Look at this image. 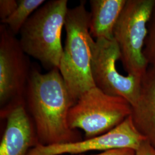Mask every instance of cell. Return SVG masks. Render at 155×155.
<instances>
[{
	"mask_svg": "<svg viewBox=\"0 0 155 155\" xmlns=\"http://www.w3.org/2000/svg\"><path fill=\"white\" fill-rule=\"evenodd\" d=\"M133 124L155 149V68L149 67L141 78L138 98L132 106Z\"/></svg>",
	"mask_w": 155,
	"mask_h": 155,
	"instance_id": "obj_10",
	"label": "cell"
},
{
	"mask_svg": "<svg viewBox=\"0 0 155 155\" xmlns=\"http://www.w3.org/2000/svg\"><path fill=\"white\" fill-rule=\"evenodd\" d=\"M6 125L0 144V155H28L39 145L33 121L25 102H22L1 111Z\"/></svg>",
	"mask_w": 155,
	"mask_h": 155,
	"instance_id": "obj_9",
	"label": "cell"
},
{
	"mask_svg": "<svg viewBox=\"0 0 155 155\" xmlns=\"http://www.w3.org/2000/svg\"><path fill=\"white\" fill-rule=\"evenodd\" d=\"M18 6V2L15 0L0 1V18L2 22L15 11Z\"/></svg>",
	"mask_w": 155,
	"mask_h": 155,
	"instance_id": "obj_14",
	"label": "cell"
},
{
	"mask_svg": "<svg viewBox=\"0 0 155 155\" xmlns=\"http://www.w3.org/2000/svg\"><path fill=\"white\" fill-rule=\"evenodd\" d=\"M136 155H155V149L145 140L136 150Z\"/></svg>",
	"mask_w": 155,
	"mask_h": 155,
	"instance_id": "obj_15",
	"label": "cell"
},
{
	"mask_svg": "<svg viewBox=\"0 0 155 155\" xmlns=\"http://www.w3.org/2000/svg\"><path fill=\"white\" fill-rule=\"evenodd\" d=\"M145 140L133 124L130 116L110 131L90 139L77 142L43 145L39 144L31 149L28 155H60L79 154L92 150L103 152L116 149L137 150Z\"/></svg>",
	"mask_w": 155,
	"mask_h": 155,
	"instance_id": "obj_8",
	"label": "cell"
},
{
	"mask_svg": "<svg viewBox=\"0 0 155 155\" xmlns=\"http://www.w3.org/2000/svg\"><path fill=\"white\" fill-rule=\"evenodd\" d=\"M93 155H136V151L129 148L116 149L102 152V153Z\"/></svg>",
	"mask_w": 155,
	"mask_h": 155,
	"instance_id": "obj_16",
	"label": "cell"
},
{
	"mask_svg": "<svg viewBox=\"0 0 155 155\" xmlns=\"http://www.w3.org/2000/svg\"><path fill=\"white\" fill-rule=\"evenodd\" d=\"M143 54L149 67L155 68V7L148 25Z\"/></svg>",
	"mask_w": 155,
	"mask_h": 155,
	"instance_id": "obj_13",
	"label": "cell"
},
{
	"mask_svg": "<svg viewBox=\"0 0 155 155\" xmlns=\"http://www.w3.org/2000/svg\"><path fill=\"white\" fill-rule=\"evenodd\" d=\"M127 0H91L89 31L96 39H114V29Z\"/></svg>",
	"mask_w": 155,
	"mask_h": 155,
	"instance_id": "obj_11",
	"label": "cell"
},
{
	"mask_svg": "<svg viewBox=\"0 0 155 155\" xmlns=\"http://www.w3.org/2000/svg\"><path fill=\"white\" fill-rule=\"evenodd\" d=\"M67 0H51L35 12L20 31L24 52L49 71L59 68L63 48L61 32L68 11Z\"/></svg>",
	"mask_w": 155,
	"mask_h": 155,
	"instance_id": "obj_3",
	"label": "cell"
},
{
	"mask_svg": "<svg viewBox=\"0 0 155 155\" xmlns=\"http://www.w3.org/2000/svg\"><path fill=\"white\" fill-rule=\"evenodd\" d=\"M120 52L114 39H96L92 44L91 72L95 87L106 94L123 98L133 106L141 79L121 74L116 68Z\"/></svg>",
	"mask_w": 155,
	"mask_h": 155,
	"instance_id": "obj_7",
	"label": "cell"
},
{
	"mask_svg": "<svg viewBox=\"0 0 155 155\" xmlns=\"http://www.w3.org/2000/svg\"><path fill=\"white\" fill-rule=\"evenodd\" d=\"M155 7V0H127L114 29L124 68L134 77L141 79L149 67L143 50Z\"/></svg>",
	"mask_w": 155,
	"mask_h": 155,
	"instance_id": "obj_4",
	"label": "cell"
},
{
	"mask_svg": "<svg viewBox=\"0 0 155 155\" xmlns=\"http://www.w3.org/2000/svg\"><path fill=\"white\" fill-rule=\"evenodd\" d=\"M45 0H20L18 6L12 15L2 23L5 25L15 36L27 21L29 18L45 3Z\"/></svg>",
	"mask_w": 155,
	"mask_h": 155,
	"instance_id": "obj_12",
	"label": "cell"
},
{
	"mask_svg": "<svg viewBox=\"0 0 155 155\" xmlns=\"http://www.w3.org/2000/svg\"><path fill=\"white\" fill-rule=\"evenodd\" d=\"M86 1L68 9L64 27L66 39L59 71L75 103L90 89L95 87L92 72L93 38L89 31L90 12Z\"/></svg>",
	"mask_w": 155,
	"mask_h": 155,
	"instance_id": "obj_2",
	"label": "cell"
},
{
	"mask_svg": "<svg viewBox=\"0 0 155 155\" xmlns=\"http://www.w3.org/2000/svg\"><path fill=\"white\" fill-rule=\"evenodd\" d=\"M19 40L5 25L0 26L1 111L25 101L32 67Z\"/></svg>",
	"mask_w": 155,
	"mask_h": 155,
	"instance_id": "obj_6",
	"label": "cell"
},
{
	"mask_svg": "<svg viewBox=\"0 0 155 155\" xmlns=\"http://www.w3.org/2000/svg\"><path fill=\"white\" fill-rule=\"evenodd\" d=\"M25 102L39 144L52 145L82 140L80 132L68 125V112L75 102L58 68L42 74L32 67Z\"/></svg>",
	"mask_w": 155,
	"mask_h": 155,
	"instance_id": "obj_1",
	"label": "cell"
},
{
	"mask_svg": "<svg viewBox=\"0 0 155 155\" xmlns=\"http://www.w3.org/2000/svg\"><path fill=\"white\" fill-rule=\"evenodd\" d=\"M132 113V106L121 97L106 94L94 87L84 92L70 109L69 127L82 130L86 139L110 131Z\"/></svg>",
	"mask_w": 155,
	"mask_h": 155,
	"instance_id": "obj_5",
	"label": "cell"
}]
</instances>
